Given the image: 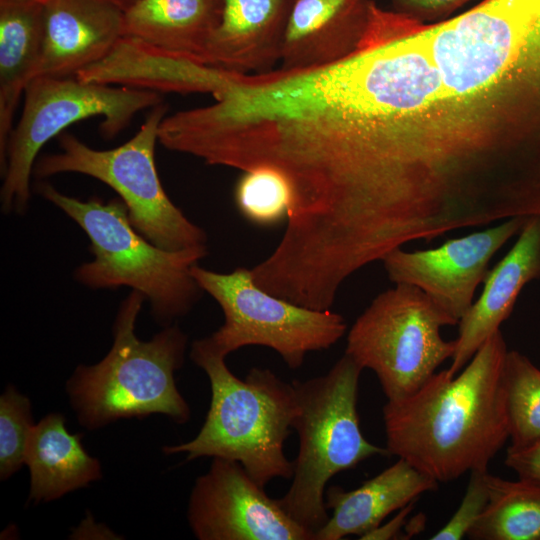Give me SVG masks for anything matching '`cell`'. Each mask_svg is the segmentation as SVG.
Masks as SVG:
<instances>
[{"instance_id": "obj_1", "label": "cell", "mask_w": 540, "mask_h": 540, "mask_svg": "<svg viewBox=\"0 0 540 540\" xmlns=\"http://www.w3.org/2000/svg\"><path fill=\"white\" fill-rule=\"evenodd\" d=\"M248 92L282 139L321 161L389 156L408 139L402 123L446 99L420 28L376 5L353 53L324 66L253 73Z\"/></svg>"}, {"instance_id": "obj_2", "label": "cell", "mask_w": 540, "mask_h": 540, "mask_svg": "<svg viewBox=\"0 0 540 540\" xmlns=\"http://www.w3.org/2000/svg\"><path fill=\"white\" fill-rule=\"evenodd\" d=\"M507 346L494 333L456 375L433 374L383 406L386 448L438 483L490 461L509 439L503 369Z\"/></svg>"}, {"instance_id": "obj_3", "label": "cell", "mask_w": 540, "mask_h": 540, "mask_svg": "<svg viewBox=\"0 0 540 540\" xmlns=\"http://www.w3.org/2000/svg\"><path fill=\"white\" fill-rule=\"evenodd\" d=\"M192 361L208 376L211 401L205 421L190 441L164 446L167 455L185 453L239 462L260 486L291 479L294 464L284 453L297 413L294 387L267 368L253 367L244 380L227 367L207 337L193 342Z\"/></svg>"}, {"instance_id": "obj_4", "label": "cell", "mask_w": 540, "mask_h": 540, "mask_svg": "<svg viewBox=\"0 0 540 540\" xmlns=\"http://www.w3.org/2000/svg\"><path fill=\"white\" fill-rule=\"evenodd\" d=\"M144 300L132 290L117 311L107 355L94 365H79L68 379L70 403L80 425L89 430L152 414L177 424L190 420V406L174 377L184 363L188 337L175 324L140 340L135 325Z\"/></svg>"}, {"instance_id": "obj_5", "label": "cell", "mask_w": 540, "mask_h": 540, "mask_svg": "<svg viewBox=\"0 0 540 540\" xmlns=\"http://www.w3.org/2000/svg\"><path fill=\"white\" fill-rule=\"evenodd\" d=\"M37 190L89 238L94 258L75 270L79 283L92 289L130 287L148 299L154 318L166 326L198 301L202 289L191 268L207 255V246L170 251L154 245L134 228L120 198L83 201L47 182Z\"/></svg>"}, {"instance_id": "obj_6", "label": "cell", "mask_w": 540, "mask_h": 540, "mask_svg": "<svg viewBox=\"0 0 540 540\" xmlns=\"http://www.w3.org/2000/svg\"><path fill=\"white\" fill-rule=\"evenodd\" d=\"M362 367L348 354L324 375L293 381L297 413L292 429L299 438L292 482L278 498L285 512L315 533L329 515L324 496L327 482L374 456H390L387 448L362 434L357 411Z\"/></svg>"}, {"instance_id": "obj_7", "label": "cell", "mask_w": 540, "mask_h": 540, "mask_svg": "<svg viewBox=\"0 0 540 540\" xmlns=\"http://www.w3.org/2000/svg\"><path fill=\"white\" fill-rule=\"evenodd\" d=\"M167 110L164 102L151 108L137 133L112 149L91 148L62 132L61 151L38 157L33 175L43 179L78 173L95 178L118 194L134 228L154 245L170 251L205 247V231L170 200L156 168L158 128Z\"/></svg>"}, {"instance_id": "obj_8", "label": "cell", "mask_w": 540, "mask_h": 540, "mask_svg": "<svg viewBox=\"0 0 540 540\" xmlns=\"http://www.w3.org/2000/svg\"><path fill=\"white\" fill-rule=\"evenodd\" d=\"M164 102L161 93L129 86L85 82L77 77L38 76L24 91L21 117L13 127L6 149L1 187L5 213L26 211L30 177L42 147L78 121L102 116L100 133L118 135L144 109Z\"/></svg>"}, {"instance_id": "obj_9", "label": "cell", "mask_w": 540, "mask_h": 540, "mask_svg": "<svg viewBox=\"0 0 540 540\" xmlns=\"http://www.w3.org/2000/svg\"><path fill=\"white\" fill-rule=\"evenodd\" d=\"M458 322L422 290L396 284L378 296L349 330L345 353L377 376L387 400L419 389L455 351L440 330Z\"/></svg>"}, {"instance_id": "obj_10", "label": "cell", "mask_w": 540, "mask_h": 540, "mask_svg": "<svg viewBox=\"0 0 540 540\" xmlns=\"http://www.w3.org/2000/svg\"><path fill=\"white\" fill-rule=\"evenodd\" d=\"M191 274L224 313L223 325L207 337L224 356L244 346H265L295 370L309 352L330 348L347 330L343 316L331 309L307 308L267 292L248 268L218 273L195 264Z\"/></svg>"}, {"instance_id": "obj_11", "label": "cell", "mask_w": 540, "mask_h": 540, "mask_svg": "<svg viewBox=\"0 0 540 540\" xmlns=\"http://www.w3.org/2000/svg\"><path fill=\"white\" fill-rule=\"evenodd\" d=\"M187 519L199 540H315L239 462L223 458L195 480Z\"/></svg>"}, {"instance_id": "obj_12", "label": "cell", "mask_w": 540, "mask_h": 540, "mask_svg": "<svg viewBox=\"0 0 540 540\" xmlns=\"http://www.w3.org/2000/svg\"><path fill=\"white\" fill-rule=\"evenodd\" d=\"M529 217H514L483 231L446 240L436 248L387 253L382 262L389 279L422 290L459 322L473 303L494 254L519 234Z\"/></svg>"}, {"instance_id": "obj_13", "label": "cell", "mask_w": 540, "mask_h": 540, "mask_svg": "<svg viewBox=\"0 0 540 540\" xmlns=\"http://www.w3.org/2000/svg\"><path fill=\"white\" fill-rule=\"evenodd\" d=\"M34 77H76L103 60L123 36L124 11L110 0H48Z\"/></svg>"}, {"instance_id": "obj_14", "label": "cell", "mask_w": 540, "mask_h": 540, "mask_svg": "<svg viewBox=\"0 0 540 540\" xmlns=\"http://www.w3.org/2000/svg\"><path fill=\"white\" fill-rule=\"evenodd\" d=\"M540 277V216H531L509 252L484 278L483 291L458 322L455 351L447 369L456 375L510 316L522 288Z\"/></svg>"}, {"instance_id": "obj_15", "label": "cell", "mask_w": 540, "mask_h": 540, "mask_svg": "<svg viewBox=\"0 0 540 540\" xmlns=\"http://www.w3.org/2000/svg\"><path fill=\"white\" fill-rule=\"evenodd\" d=\"M373 6L370 0H293L280 68L324 66L350 55L366 34Z\"/></svg>"}, {"instance_id": "obj_16", "label": "cell", "mask_w": 540, "mask_h": 540, "mask_svg": "<svg viewBox=\"0 0 540 540\" xmlns=\"http://www.w3.org/2000/svg\"><path fill=\"white\" fill-rule=\"evenodd\" d=\"M293 0H223L218 28L202 63L238 73H262L280 61Z\"/></svg>"}, {"instance_id": "obj_17", "label": "cell", "mask_w": 540, "mask_h": 540, "mask_svg": "<svg viewBox=\"0 0 540 540\" xmlns=\"http://www.w3.org/2000/svg\"><path fill=\"white\" fill-rule=\"evenodd\" d=\"M437 488V481L401 458L356 489L330 486L324 501L332 516L315 533V540H340L349 535L360 539L389 514Z\"/></svg>"}, {"instance_id": "obj_18", "label": "cell", "mask_w": 540, "mask_h": 540, "mask_svg": "<svg viewBox=\"0 0 540 540\" xmlns=\"http://www.w3.org/2000/svg\"><path fill=\"white\" fill-rule=\"evenodd\" d=\"M222 10L223 0H139L124 11L123 37L202 63Z\"/></svg>"}, {"instance_id": "obj_19", "label": "cell", "mask_w": 540, "mask_h": 540, "mask_svg": "<svg viewBox=\"0 0 540 540\" xmlns=\"http://www.w3.org/2000/svg\"><path fill=\"white\" fill-rule=\"evenodd\" d=\"M44 39L43 4L0 0V170L20 97L33 79Z\"/></svg>"}, {"instance_id": "obj_20", "label": "cell", "mask_w": 540, "mask_h": 540, "mask_svg": "<svg viewBox=\"0 0 540 540\" xmlns=\"http://www.w3.org/2000/svg\"><path fill=\"white\" fill-rule=\"evenodd\" d=\"M82 434H71L65 417L51 413L34 425L26 451L29 501L48 502L101 479L99 460L89 455Z\"/></svg>"}, {"instance_id": "obj_21", "label": "cell", "mask_w": 540, "mask_h": 540, "mask_svg": "<svg viewBox=\"0 0 540 540\" xmlns=\"http://www.w3.org/2000/svg\"><path fill=\"white\" fill-rule=\"evenodd\" d=\"M488 504L469 531L476 540H540V485L488 472Z\"/></svg>"}, {"instance_id": "obj_22", "label": "cell", "mask_w": 540, "mask_h": 540, "mask_svg": "<svg viewBox=\"0 0 540 540\" xmlns=\"http://www.w3.org/2000/svg\"><path fill=\"white\" fill-rule=\"evenodd\" d=\"M503 381L510 446L540 440V369L522 353L508 350Z\"/></svg>"}, {"instance_id": "obj_23", "label": "cell", "mask_w": 540, "mask_h": 540, "mask_svg": "<svg viewBox=\"0 0 540 540\" xmlns=\"http://www.w3.org/2000/svg\"><path fill=\"white\" fill-rule=\"evenodd\" d=\"M294 191L288 177L270 166L243 171L234 187L240 215L253 225L270 227L288 218Z\"/></svg>"}, {"instance_id": "obj_24", "label": "cell", "mask_w": 540, "mask_h": 540, "mask_svg": "<svg viewBox=\"0 0 540 540\" xmlns=\"http://www.w3.org/2000/svg\"><path fill=\"white\" fill-rule=\"evenodd\" d=\"M31 403L12 385L0 397V478L6 480L25 464L34 428Z\"/></svg>"}, {"instance_id": "obj_25", "label": "cell", "mask_w": 540, "mask_h": 540, "mask_svg": "<svg viewBox=\"0 0 540 540\" xmlns=\"http://www.w3.org/2000/svg\"><path fill=\"white\" fill-rule=\"evenodd\" d=\"M487 474L488 470L470 472L460 505L449 521L431 537L432 540H459L468 536L488 504Z\"/></svg>"}, {"instance_id": "obj_26", "label": "cell", "mask_w": 540, "mask_h": 540, "mask_svg": "<svg viewBox=\"0 0 540 540\" xmlns=\"http://www.w3.org/2000/svg\"><path fill=\"white\" fill-rule=\"evenodd\" d=\"M505 465L518 478L540 485V440L523 447L510 446L506 452Z\"/></svg>"}, {"instance_id": "obj_27", "label": "cell", "mask_w": 540, "mask_h": 540, "mask_svg": "<svg viewBox=\"0 0 540 540\" xmlns=\"http://www.w3.org/2000/svg\"><path fill=\"white\" fill-rule=\"evenodd\" d=\"M469 0H392L398 13L413 17H434L450 12Z\"/></svg>"}, {"instance_id": "obj_28", "label": "cell", "mask_w": 540, "mask_h": 540, "mask_svg": "<svg viewBox=\"0 0 540 540\" xmlns=\"http://www.w3.org/2000/svg\"><path fill=\"white\" fill-rule=\"evenodd\" d=\"M414 504L415 501L398 510V513L390 521L384 524L381 523L378 527L371 530L360 539L387 540L396 538V536L399 535L401 528L405 525L407 516L413 509Z\"/></svg>"}, {"instance_id": "obj_29", "label": "cell", "mask_w": 540, "mask_h": 540, "mask_svg": "<svg viewBox=\"0 0 540 540\" xmlns=\"http://www.w3.org/2000/svg\"><path fill=\"white\" fill-rule=\"evenodd\" d=\"M110 1L114 3L115 5H117L123 11H126L130 7H132L134 4H136L139 0H110Z\"/></svg>"}, {"instance_id": "obj_30", "label": "cell", "mask_w": 540, "mask_h": 540, "mask_svg": "<svg viewBox=\"0 0 540 540\" xmlns=\"http://www.w3.org/2000/svg\"><path fill=\"white\" fill-rule=\"evenodd\" d=\"M18 1H30V2H36V3L44 4V3H46L48 0H18Z\"/></svg>"}]
</instances>
